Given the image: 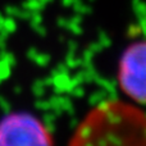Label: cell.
Segmentation results:
<instances>
[{
  "mask_svg": "<svg viewBox=\"0 0 146 146\" xmlns=\"http://www.w3.org/2000/svg\"><path fill=\"white\" fill-rule=\"evenodd\" d=\"M0 146H54L41 119L27 111H12L0 119Z\"/></svg>",
  "mask_w": 146,
  "mask_h": 146,
  "instance_id": "obj_1",
  "label": "cell"
},
{
  "mask_svg": "<svg viewBox=\"0 0 146 146\" xmlns=\"http://www.w3.org/2000/svg\"><path fill=\"white\" fill-rule=\"evenodd\" d=\"M118 85L132 101L146 105V40L129 44L118 63Z\"/></svg>",
  "mask_w": 146,
  "mask_h": 146,
  "instance_id": "obj_2",
  "label": "cell"
}]
</instances>
